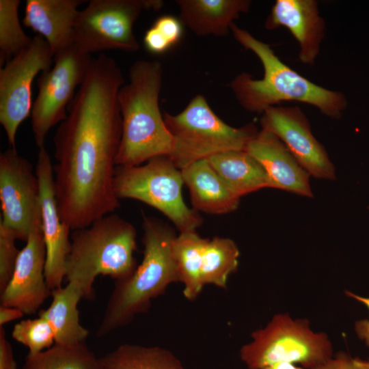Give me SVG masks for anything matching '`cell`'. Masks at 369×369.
<instances>
[{
	"label": "cell",
	"mask_w": 369,
	"mask_h": 369,
	"mask_svg": "<svg viewBox=\"0 0 369 369\" xmlns=\"http://www.w3.org/2000/svg\"><path fill=\"white\" fill-rule=\"evenodd\" d=\"M52 301L38 316L46 318L55 333V344L72 345L85 342L89 331L79 320V302L83 299L81 288L74 282L51 291Z\"/></svg>",
	"instance_id": "21"
},
{
	"label": "cell",
	"mask_w": 369,
	"mask_h": 369,
	"mask_svg": "<svg viewBox=\"0 0 369 369\" xmlns=\"http://www.w3.org/2000/svg\"><path fill=\"white\" fill-rule=\"evenodd\" d=\"M40 187L42 229L46 247L44 275L51 291L62 286L71 241L70 228L62 219L55 197L53 166L44 147L39 148L35 168Z\"/></svg>",
	"instance_id": "15"
},
{
	"label": "cell",
	"mask_w": 369,
	"mask_h": 369,
	"mask_svg": "<svg viewBox=\"0 0 369 369\" xmlns=\"http://www.w3.org/2000/svg\"><path fill=\"white\" fill-rule=\"evenodd\" d=\"M230 31L240 44L258 57L264 68L260 79L243 72L230 83L236 100L245 110L260 113L280 102L296 101L313 105L331 118L342 116L347 105L342 93L325 89L301 76L282 62L269 44L234 23Z\"/></svg>",
	"instance_id": "2"
},
{
	"label": "cell",
	"mask_w": 369,
	"mask_h": 369,
	"mask_svg": "<svg viewBox=\"0 0 369 369\" xmlns=\"http://www.w3.org/2000/svg\"><path fill=\"white\" fill-rule=\"evenodd\" d=\"M345 293L347 296L362 303L369 311V297H360L348 290H346ZM355 331L358 338L364 340L369 347V318L356 321Z\"/></svg>",
	"instance_id": "34"
},
{
	"label": "cell",
	"mask_w": 369,
	"mask_h": 369,
	"mask_svg": "<svg viewBox=\"0 0 369 369\" xmlns=\"http://www.w3.org/2000/svg\"><path fill=\"white\" fill-rule=\"evenodd\" d=\"M160 0H91L79 12L73 44L90 54L118 49L135 52L140 46L133 25L144 10H159Z\"/></svg>",
	"instance_id": "9"
},
{
	"label": "cell",
	"mask_w": 369,
	"mask_h": 369,
	"mask_svg": "<svg viewBox=\"0 0 369 369\" xmlns=\"http://www.w3.org/2000/svg\"><path fill=\"white\" fill-rule=\"evenodd\" d=\"M82 0H27L23 23L42 36L53 57L73 44Z\"/></svg>",
	"instance_id": "18"
},
{
	"label": "cell",
	"mask_w": 369,
	"mask_h": 369,
	"mask_svg": "<svg viewBox=\"0 0 369 369\" xmlns=\"http://www.w3.org/2000/svg\"><path fill=\"white\" fill-rule=\"evenodd\" d=\"M313 369H369V360L354 358L346 353L340 352Z\"/></svg>",
	"instance_id": "31"
},
{
	"label": "cell",
	"mask_w": 369,
	"mask_h": 369,
	"mask_svg": "<svg viewBox=\"0 0 369 369\" xmlns=\"http://www.w3.org/2000/svg\"><path fill=\"white\" fill-rule=\"evenodd\" d=\"M262 113V129L277 135L310 176L336 179L333 164L324 146L314 137L309 120L299 107L273 106Z\"/></svg>",
	"instance_id": "14"
},
{
	"label": "cell",
	"mask_w": 369,
	"mask_h": 369,
	"mask_svg": "<svg viewBox=\"0 0 369 369\" xmlns=\"http://www.w3.org/2000/svg\"><path fill=\"white\" fill-rule=\"evenodd\" d=\"M12 338L26 346L29 355L38 354L55 344V338L49 321L42 316L22 320L16 323Z\"/></svg>",
	"instance_id": "28"
},
{
	"label": "cell",
	"mask_w": 369,
	"mask_h": 369,
	"mask_svg": "<svg viewBox=\"0 0 369 369\" xmlns=\"http://www.w3.org/2000/svg\"><path fill=\"white\" fill-rule=\"evenodd\" d=\"M124 83L115 61L100 53L55 132V197L62 219L72 231L120 206L113 180L122 131L118 92Z\"/></svg>",
	"instance_id": "1"
},
{
	"label": "cell",
	"mask_w": 369,
	"mask_h": 369,
	"mask_svg": "<svg viewBox=\"0 0 369 369\" xmlns=\"http://www.w3.org/2000/svg\"><path fill=\"white\" fill-rule=\"evenodd\" d=\"M245 150L262 165L269 177L270 188L313 197L310 175L273 133L262 129L249 141Z\"/></svg>",
	"instance_id": "16"
},
{
	"label": "cell",
	"mask_w": 369,
	"mask_h": 369,
	"mask_svg": "<svg viewBox=\"0 0 369 369\" xmlns=\"http://www.w3.org/2000/svg\"><path fill=\"white\" fill-rule=\"evenodd\" d=\"M231 191L238 197L270 188L262 165L245 150H230L207 159Z\"/></svg>",
	"instance_id": "22"
},
{
	"label": "cell",
	"mask_w": 369,
	"mask_h": 369,
	"mask_svg": "<svg viewBox=\"0 0 369 369\" xmlns=\"http://www.w3.org/2000/svg\"><path fill=\"white\" fill-rule=\"evenodd\" d=\"M182 172L168 156H158L144 165L117 166L113 180L115 195L120 200L141 201L159 210L180 232H193L203 220L185 204L182 194Z\"/></svg>",
	"instance_id": "8"
},
{
	"label": "cell",
	"mask_w": 369,
	"mask_h": 369,
	"mask_svg": "<svg viewBox=\"0 0 369 369\" xmlns=\"http://www.w3.org/2000/svg\"><path fill=\"white\" fill-rule=\"evenodd\" d=\"M25 247L20 249L12 277L1 291V305L16 308L25 314H35L51 295L44 275L46 247L40 205Z\"/></svg>",
	"instance_id": "13"
},
{
	"label": "cell",
	"mask_w": 369,
	"mask_h": 369,
	"mask_svg": "<svg viewBox=\"0 0 369 369\" xmlns=\"http://www.w3.org/2000/svg\"><path fill=\"white\" fill-rule=\"evenodd\" d=\"M0 222L26 241L40 205V187L32 165L16 148L0 154Z\"/></svg>",
	"instance_id": "12"
},
{
	"label": "cell",
	"mask_w": 369,
	"mask_h": 369,
	"mask_svg": "<svg viewBox=\"0 0 369 369\" xmlns=\"http://www.w3.org/2000/svg\"><path fill=\"white\" fill-rule=\"evenodd\" d=\"M0 369H17L12 347L6 338L3 327H0Z\"/></svg>",
	"instance_id": "33"
},
{
	"label": "cell",
	"mask_w": 369,
	"mask_h": 369,
	"mask_svg": "<svg viewBox=\"0 0 369 369\" xmlns=\"http://www.w3.org/2000/svg\"><path fill=\"white\" fill-rule=\"evenodd\" d=\"M262 369H303L295 364L289 362H277L264 367Z\"/></svg>",
	"instance_id": "36"
},
{
	"label": "cell",
	"mask_w": 369,
	"mask_h": 369,
	"mask_svg": "<svg viewBox=\"0 0 369 369\" xmlns=\"http://www.w3.org/2000/svg\"><path fill=\"white\" fill-rule=\"evenodd\" d=\"M180 19L198 36H225L234 20L247 12L249 0H177Z\"/></svg>",
	"instance_id": "20"
},
{
	"label": "cell",
	"mask_w": 369,
	"mask_h": 369,
	"mask_svg": "<svg viewBox=\"0 0 369 369\" xmlns=\"http://www.w3.org/2000/svg\"><path fill=\"white\" fill-rule=\"evenodd\" d=\"M92 57L74 45L56 55L53 66L37 79L38 94L31 112L36 146L44 147L50 129L67 117V108L87 72ZM79 88V87H78Z\"/></svg>",
	"instance_id": "10"
},
{
	"label": "cell",
	"mask_w": 369,
	"mask_h": 369,
	"mask_svg": "<svg viewBox=\"0 0 369 369\" xmlns=\"http://www.w3.org/2000/svg\"><path fill=\"white\" fill-rule=\"evenodd\" d=\"M128 74L129 82L118 92L122 131L115 164L120 167L140 165L158 156H169L174 150V139L159 107L162 64L139 60Z\"/></svg>",
	"instance_id": "3"
},
{
	"label": "cell",
	"mask_w": 369,
	"mask_h": 369,
	"mask_svg": "<svg viewBox=\"0 0 369 369\" xmlns=\"http://www.w3.org/2000/svg\"><path fill=\"white\" fill-rule=\"evenodd\" d=\"M143 259L128 277L115 281L96 336L102 337L147 312L152 299L179 282L173 245L174 230L159 219L144 217Z\"/></svg>",
	"instance_id": "4"
},
{
	"label": "cell",
	"mask_w": 369,
	"mask_h": 369,
	"mask_svg": "<svg viewBox=\"0 0 369 369\" xmlns=\"http://www.w3.org/2000/svg\"><path fill=\"white\" fill-rule=\"evenodd\" d=\"M19 0H0V66L28 48L32 39L26 35L18 18Z\"/></svg>",
	"instance_id": "27"
},
{
	"label": "cell",
	"mask_w": 369,
	"mask_h": 369,
	"mask_svg": "<svg viewBox=\"0 0 369 369\" xmlns=\"http://www.w3.org/2000/svg\"><path fill=\"white\" fill-rule=\"evenodd\" d=\"M98 369H185L168 350L124 344L98 358Z\"/></svg>",
	"instance_id": "23"
},
{
	"label": "cell",
	"mask_w": 369,
	"mask_h": 369,
	"mask_svg": "<svg viewBox=\"0 0 369 369\" xmlns=\"http://www.w3.org/2000/svg\"><path fill=\"white\" fill-rule=\"evenodd\" d=\"M163 118L174 139V150L169 157L180 170L219 153L245 150L259 132L253 124L241 128L229 126L201 94L194 96L179 113L165 112Z\"/></svg>",
	"instance_id": "6"
},
{
	"label": "cell",
	"mask_w": 369,
	"mask_h": 369,
	"mask_svg": "<svg viewBox=\"0 0 369 369\" xmlns=\"http://www.w3.org/2000/svg\"><path fill=\"white\" fill-rule=\"evenodd\" d=\"M239 255L237 245L229 238H206L201 258L203 287L213 284L226 288L229 276L238 269Z\"/></svg>",
	"instance_id": "24"
},
{
	"label": "cell",
	"mask_w": 369,
	"mask_h": 369,
	"mask_svg": "<svg viewBox=\"0 0 369 369\" xmlns=\"http://www.w3.org/2000/svg\"><path fill=\"white\" fill-rule=\"evenodd\" d=\"M25 314L19 309L4 305L0 306V327L12 320L22 318Z\"/></svg>",
	"instance_id": "35"
},
{
	"label": "cell",
	"mask_w": 369,
	"mask_h": 369,
	"mask_svg": "<svg viewBox=\"0 0 369 369\" xmlns=\"http://www.w3.org/2000/svg\"><path fill=\"white\" fill-rule=\"evenodd\" d=\"M205 239L196 231L180 232L173 245L179 282L184 285V296L190 301L195 300L203 288L200 270Z\"/></svg>",
	"instance_id": "25"
},
{
	"label": "cell",
	"mask_w": 369,
	"mask_h": 369,
	"mask_svg": "<svg viewBox=\"0 0 369 369\" xmlns=\"http://www.w3.org/2000/svg\"><path fill=\"white\" fill-rule=\"evenodd\" d=\"M137 231L134 226L115 214H109L90 226L73 230L66 260V279L76 283L83 299L94 297L93 284L100 275L115 281L135 270Z\"/></svg>",
	"instance_id": "5"
},
{
	"label": "cell",
	"mask_w": 369,
	"mask_h": 369,
	"mask_svg": "<svg viewBox=\"0 0 369 369\" xmlns=\"http://www.w3.org/2000/svg\"><path fill=\"white\" fill-rule=\"evenodd\" d=\"M14 232L0 222V290L10 280L20 250L16 245Z\"/></svg>",
	"instance_id": "29"
},
{
	"label": "cell",
	"mask_w": 369,
	"mask_h": 369,
	"mask_svg": "<svg viewBox=\"0 0 369 369\" xmlns=\"http://www.w3.org/2000/svg\"><path fill=\"white\" fill-rule=\"evenodd\" d=\"M182 25L180 19L171 15H163L158 18L152 26L160 31L172 46L182 38Z\"/></svg>",
	"instance_id": "30"
},
{
	"label": "cell",
	"mask_w": 369,
	"mask_h": 369,
	"mask_svg": "<svg viewBox=\"0 0 369 369\" xmlns=\"http://www.w3.org/2000/svg\"><path fill=\"white\" fill-rule=\"evenodd\" d=\"M144 43L147 50L154 54L163 53L172 46L160 31L153 26L146 31Z\"/></svg>",
	"instance_id": "32"
},
{
	"label": "cell",
	"mask_w": 369,
	"mask_h": 369,
	"mask_svg": "<svg viewBox=\"0 0 369 369\" xmlns=\"http://www.w3.org/2000/svg\"><path fill=\"white\" fill-rule=\"evenodd\" d=\"M98 358L85 342L51 348L35 355H27L22 369H98Z\"/></svg>",
	"instance_id": "26"
},
{
	"label": "cell",
	"mask_w": 369,
	"mask_h": 369,
	"mask_svg": "<svg viewBox=\"0 0 369 369\" xmlns=\"http://www.w3.org/2000/svg\"><path fill=\"white\" fill-rule=\"evenodd\" d=\"M54 58L41 36L0 69V122L10 147L15 148L16 131L31 114V86L36 76L51 68Z\"/></svg>",
	"instance_id": "11"
},
{
	"label": "cell",
	"mask_w": 369,
	"mask_h": 369,
	"mask_svg": "<svg viewBox=\"0 0 369 369\" xmlns=\"http://www.w3.org/2000/svg\"><path fill=\"white\" fill-rule=\"evenodd\" d=\"M269 29L285 27L299 44V60L314 63L325 36V25L314 0H277L264 23Z\"/></svg>",
	"instance_id": "17"
},
{
	"label": "cell",
	"mask_w": 369,
	"mask_h": 369,
	"mask_svg": "<svg viewBox=\"0 0 369 369\" xmlns=\"http://www.w3.org/2000/svg\"><path fill=\"white\" fill-rule=\"evenodd\" d=\"M181 172L197 212L221 215L238 207L240 197L231 191L207 159L189 165Z\"/></svg>",
	"instance_id": "19"
},
{
	"label": "cell",
	"mask_w": 369,
	"mask_h": 369,
	"mask_svg": "<svg viewBox=\"0 0 369 369\" xmlns=\"http://www.w3.org/2000/svg\"><path fill=\"white\" fill-rule=\"evenodd\" d=\"M251 336L252 341L240 350L241 359L249 369L282 361L313 369L333 356L326 333L313 331L309 320L294 319L287 313L275 315Z\"/></svg>",
	"instance_id": "7"
}]
</instances>
